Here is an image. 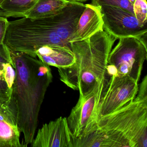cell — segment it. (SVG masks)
<instances>
[{
	"mask_svg": "<svg viewBox=\"0 0 147 147\" xmlns=\"http://www.w3.org/2000/svg\"><path fill=\"white\" fill-rule=\"evenodd\" d=\"M16 72L12 100L25 147L31 144L38 125L39 112L53 75L50 66L38 57L9 49Z\"/></svg>",
	"mask_w": 147,
	"mask_h": 147,
	"instance_id": "6da1fadb",
	"label": "cell"
},
{
	"mask_svg": "<svg viewBox=\"0 0 147 147\" xmlns=\"http://www.w3.org/2000/svg\"><path fill=\"white\" fill-rule=\"evenodd\" d=\"M86 5L71 1L53 16L40 19L24 18L9 22L4 43L13 51L35 57L37 49L46 45L66 46L75 32Z\"/></svg>",
	"mask_w": 147,
	"mask_h": 147,
	"instance_id": "7a4b0ae2",
	"label": "cell"
},
{
	"mask_svg": "<svg viewBox=\"0 0 147 147\" xmlns=\"http://www.w3.org/2000/svg\"><path fill=\"white\" fill-rule=\"evenodd\" d=\"M117 39L103 30L70 42L75 62L69 67L58 69L61 81L79 91L82 96L96 92L102 96L111 78L107 70L108 57Z\"/></svg>",
	"mask_w": 147,
	"mask_h": 147,
	"instance_id": "3957f363",
	"label": "cell"
},
{
	"mask_svg": "<svg viewBox=\"0 0 147 147\" xmlns=\"http://www.w3.org/2000/svg\"><path fill=\"white\" fill-rule=\"evenodd\" d=\"M98 131L106 147H147V100L135 98L118 110L100 117Z\"/></svg>",
	"mask_w": 147,
	"mask_h": 147,
	"instance_id": "277c9868",
	"label": "cell"
},
{
	"mask_svg": "<svg viewBox=\"0 0 147 147\" xmlns=\"http://www.w3.org/2000/svg\"><path fill=\"white\" fill-rule=\"evenodd\" d=\"M142 37L130 36L119 38L114 49L111 50L108 64L117 70V76H129L138 82L143 66L147 59L146 40Z\"/></svg>",
	"mask_w": 147,
	"mask_h": 147,
	"instance_id": "5b68a950",
	"label": "cell"
},
{
	"mask_svg": "<svg viewBox=\"0 0 147 147\" xmlns=\"http://www.w3.org/2000/svg\"><path fill=\"white\" fill-rule=\"evenodd\" d=\"M102 96L97 92L80 95L78 102L67 118L69 130L77 139L84 138L98 129L99 105Z\"/></svg>",
	"mask_w": 147,
	"mask_h": 147,
	"instance_id": "8992f818",
	"label": "cell"
},
{
	"mask_svg": "<svg viewBox=\"0 0 147 147\" xmlns=\"http://www.w3.org/2000/svg\"><path fill=\"white\" fill-rule=\"evenodd\" d=\"M104 30L117 39L127 37L147 36V25L140 24L135 15L118 7L99 6Z\"/></svg>",
	"mask_w": 147,
	"mask_h": 147,
	"instance_id": "52a82bcc",
	"label": "cell"
},
{
	"mask_svg": "<svg viewBox=\"0 0 147 147\" xmlns=\"http://www.w3.org/2000/svg\"><path fill=\"white\" fill-rule=\"evenodd\" d=\"M138 82L126 76H113L99 105L100 117L108 115L131 102L138 91Z\"/></svg>",
	"mask_w": 147,
	"mask_h": 147,
	"instance_id": "ba28073f",
	"label": "cell"
},
{
	"mask_svg": "<svg viewBox=\"0 0 147 147\" xmlns=\"http://www.w3.org/2000/svg\"><path fill=\"white\" fill-rule=\"evenodd\" d=\"M75 137L71 134L67 118L60 117L43 125L31 144L32 147H74Z\"/></svg>",
	"mask_w": 147,
	"mask_h": 147,
	"instance_id": "9c48e42d",
	"label": "cell"
},
{
	"mask_svg": "<svg viewBox=\"0 0 147 147\" xmlns=\"http://www.w3.org/2000/svg\"><path fill=\"white\" fill-rule=\"evenodd\" d=\"M17 112L12 100L8 105L0 107V147H24L20 140Z\"/></svg>",
	"mask_w": 147,
	"mask_h": 147,
	"instance_id": "30bf717a",
	"label": "cell"
},
{
	"mask_svg": "<svg viewBox=\"0 0 147 147\" xmlns=\"http://www.w3.org/2000/svg\"><path fill=\"white\" fill-rule=\"evenodd\" d=\"M78 21L71 42L81 41L91 37L103 29V20L99 6L86 4Z\"/></svg>",
	"mask_w": 147,
	"mask_h": 147,
	"instance_id": "8fae6325",
	"label": "cell"
},
{
	"mask_svg": "<svg viewBox=\"0 0 147 147\" xmlns=\"http://www.w3.org/2000/svg\"><path fill=\"white\" fill-rule=\"evenodd\" d=\"M43 62L57 68L69 67L75 62L74 53L70 48L58 45H46L38 48L35 52Z\"/></svg>",
	"mask_w": 147,
	"mask_h": 147,
	"instance_id": "7c38bea8",
	"label": "cell"
},
{
	"mask_svg": "<svg viewBox=\"0 0 147 147\" xmlns=\"http://www.w3.org/2000/svg\"><path fill=\"white\" fill-rule=\"evenodd\" d=\"M9 63L13 64L10 50L3 43L0 45V107L11 103L13 89L8 86L5 76L6 67Z\"/></svg>",
	"mask_w": 147,
	"mask_h": 147,
	"instance_id": "4fadbf2b",
	"label": "cell"
},
{
	"mask_svg": "<svg viewBox=\"0 0 147 147\" xmlns=\"http://www.w3.org/2000/svg\"><path fill=\"white\" fill-rule=\"evenodd\" d=\"M69 3L66 0H38L35 5L25 14V18L40 19L55 15Z\"/></svg>",
	"mask_w": 147,
	"mask_h": 147,
	"instance_id": "5bb4252c",
	"label": "cell"
},
{
	"mask_svg": "<svg viewBox=\"0 0 147 147\" xmlns=\"http://www.w3.org/2000/svg\"><path fill=\"white\" fill-rule=\"evenodd\" d=\"M38 0H4L0 7L7 11L20 14L24 18L25 14L33 7Z\"/></svg>",
	"mask_w": 147,
	"mask_h": 147,
	"instance_id": "9a60e30c",
	"label": "cell"
},
{
	"mask_svg": "<svg viewBox=\"0 0 147 147\" xmlns=\"http://www.w3.org/2000/svg\"><path fill=\"white\" fill-rule=\"evenodd\" d=\"M92 4L96 6L106 5L118 7L134 15L133 5L128 0H92Z\"/></svg>",
	"mask_w": 147,
	"mask_h": 147,
	"instance_id": "2e32d148",
	"label": "cell"
},
{
	"mask_svg": "<svg viewBox=\"0 0 147 147\" xmlns=\"http://www.w3.org/2000/svg\"><path fill=\"white\" fill-rule=\"evenodd\" d=\"M134 15L142 25H147V0H135L133 4Z\"/></svg>",
	"mask_w": 147,
	"mask_h": 147,
	"instance_id": "e0dca14e",
	"label": "cell"
},
{
	"mask_svg": "<svg viewBox=\"0 0 147 147\" xmlns=\"http://www.w3.org/2000/svg\"><path fill=\"white\" fill-rule=\"evenodd\" d=\"M136 98L141 100H147V75H145L138 88Z\"/></svg>",
	"mask_w": 147,
	"mask_h": 147,
	"instance_id": "ac0fdd59",
	"label": "cell"
},
{
	"mask_svg": "<svg viewBox=\"0 0 147 147\" xmlns=\"http://www.w3.org/2000/svg\"><path fill=\"white\" fill-rule=\"evenodd\" d=\"M9 22L7 18L0 16V45L4 43Z\"/></svg>",
	"mask_w": 147,
	"mask_h": 147,
	"instance_id": "d6986e66",
	"label": "cell"
},
{
	"mask_svg": "<svg viewBox=\"0 0 147 147\" xmlns=\"http://www.w3.org/2000/svg\"><path fill=\"white\" fill-rule=\"evenodd\" d=\"M13 15L14 14L12 13L7 11L0 7V16L5 17V18H9V17H13Z\"/></svg>",
	"mask_w": 147,
	"mask_h": 147,
	"instance_id": "ffe728a7",
	"label": "cell"
},
{
	"mask_svg": "<svg viewBox=\"0 0 147 147\" xmlns=\"http://www.w3.org/2000/svg\"><path fill=\"white\" fill-rule=\"evenodd\" d=\"M66 1H69V2L75 1V2H81V3H82V2H86V1H87L88 0H66Z\"/></svg>",
	"mask_w": 147,
	"mask_h": 147,
	"instance_id": "44dd1931",
	"label": "cell"
},
{
	"mask_svg": "<svg viewBox=\"0 0 147 147\" xmlns=\"http://www.w3.org/2000/svg\"><path fill=\"white\" fill-rule=\"evenodd\" d=\"M128 1H129L131 4H132L133 5V3H134V1H135V0H128Z\"/></svg>",
	"mask_w": 147,
	"mask_h": 147,
	"instance_id": "7402d4cb",
	"label": "cell"
},
{
	"mask_svg": "<svg viewBox=\"0 0 147 147\" xmlns=\"http://www.w3.org/2000/svg\"><path fill=\"white\" fill-rule=\"evenodd\" d=\"M3 1H4V0H0V5H1V4L2 3V2H3Z\"/></svg>",
	"mask_w": 147,
	"mask_h": 147,
	"instance_id": "603a6c76",
	"label": "cell"
}]
</instances>
